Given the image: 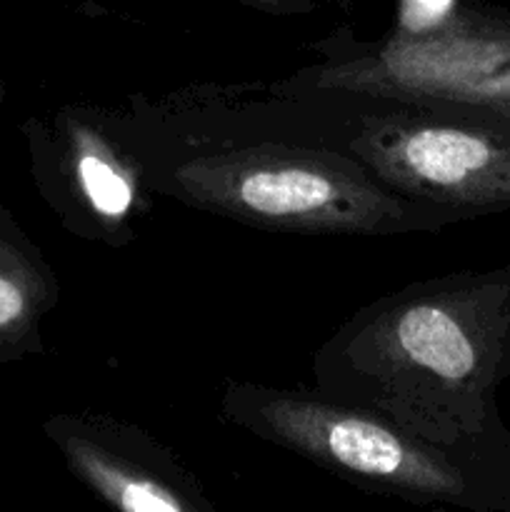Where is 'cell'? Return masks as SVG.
<instances>
[{
	"instance_id": "cell-1",
	"label": "cell",
	"mask_w": 510,
	"mask_h": 512,
	"mask_svg": "<svg viewBox=\"0 0 510 512\" xmlns=\"http://www.w3.org/2000/svg\"><path fill=\"white\" fill-rule=\"evenodd\" d=\"M370 160L415 193L473 210L510 208V125L410 123L370 140Z\"/></svg>"
},
{
	"instance_id": "cell-2",
	"label": "cell",
	"mask_w": 510,
	"mask_h": 512,
	"mask_svg": "<svg viewBox=\"0 0 510 512\" xmlns=\"http://www.w3.org/2000/svg\"><path fill=\"white\" fill-rule=\"evenodd\" d=\"M260 413L285 443L360 478L408 493L448 498L463 493V480L453 468L373 418L295 398L270 400Z\"/></svg>"
},
{
	"instance_id": "cell-3",
	"label": "cell",
	"mask_w": 510,
	"mask_h": 512,
	"mask_svg": "<svg viewBox=\"0 0 510 512\" xmlns=\"http://www.w3.org/2000/svg\"><path fill=\"white\" fill-rule=\"evenodd\" d=\"M220 198L260 218L310 225L358 223L368 200L350 180L288 160H260L225 170Z\"/></svg>"
},
{
	"instance_id": "cell-4",
	"label": "cell",
	"mask_w": 510,
	"mask_h": 512,
	"mask_svg": "<svg viewBox=\"0 0 510 512\" xmlns=\"http://www.w3.org/2000/svg\"><path fill=\"white\" fill-rule=\"evenodd\" d=\"M73 458L78 463L80 473L105 495L113 505L130 512H178L185 510L178 495L170 493L165 485L155 480L140 478L133 470L103 458L100 450L85 448V445H73Z\"/></svg>"
},
{
	"instance_id": "cell-5",
	"label": "cell",
	"mask_w": 510,
	"mask_h": 512,
	"mask_svg": "<svg viewBox=\"0 0 510 512\" xmlns=\"http://www.w3.org/2000/svg\"><path fill=\"white\" fill-rule=\"evenodd\" d=\"M78 180L90 205L108 218H123L133 205V188H130L128 178L103 155H80Z\"/></svg>"
},
{
	"instance_id": "cell-6",
	"label": "cell",
	"mask_w": 510,
	"mask_h": 512,
	"mask_svg": "<svg viewBox=\"0 0 510 512\" xmlns=\"http://www.w3.org/2000/svg\"><path fill=\"white\" fill-rule=\"evenodd\" d=\"M455 0H403V20L410 33H428L453 13Z\"/></svg>"
},
{
	"instance_id": "cell-7",
	"label": "cell",
	"mask_w": 510,
	"mask_h": 512,
	"mask_svg": "<svg viewBox=\"0 0 510 512\" xmlns=\"http://www.w3.org/2000/svg\"><path fill=\"white\" fill-rule=\"evenodd\" d=\"M25 310H28L25 290L13 278L0 273V330H8L15 323H20Z\"/></svg>"
},
{
	"instance_id": "cell-8",
	"label": "cell",
	"mask_w": 510,
	"mask_h": 512,
	"mask_svg": "<svg viewBox=\"0 0 510 512\" xmlns=\"http://www.w3.org/2000/svg\"><path fill=\"white\" fill-rule=\"evenodd\" d=\"M238 3L255 5V8H268V10H283V8H298V5L310 3V0H238Z\"/></svg>"
}]
</instances>
